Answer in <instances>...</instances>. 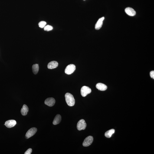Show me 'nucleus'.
I'll return each instance as SVG.
<instances>
[{"label": "nucleus", "mask_w": 154, "mask_h": 154, "mask_svg": "<svg viewBox=\"0 0 154 154\" xmlns=\"http://www.w3.org/2000/svg\"><path fill=\"white\" fill-rule=\"evenodd\" d=\"M150 75L151 77L153 79H154V71H152L150 72Z\"/></svg>", "instance_id": "nucleus-20"}, {"label": "nucleus", "mask_w": 154, "mask_h": 154, "mask_svg": "<svg viewBox=\"0 0 154 154\" xmlns=\"http://www.w3.org/2000/svg\"><path fill=\"white\" fill-rule=\"evenodd\" d=\"M104 19V17H102L101 18L99 19L95 25V29L98 30L101 28L103 24V21Z\"/></svg>", "instance_id": "nucleus-10"}, {"label": "nucleus", "mask_w": 154, "mask_h": 154, "mask_svg": "<svg viewBox=\"0 0 154 154\" xmlns=\"http://www.w3.org/2000/svg\"><path fill=\"white\" fill-rule=\"evenodd\" d=\"M47 23L45 22V21H40V22L38 24V25L39 27L41 28H44L45 27V26L46 24Z\"/></svg>", "instance_id": "nucleus-17"}, {"label": "nucleus", "mask_w": 154, "mask_h": 154, "mask_svg": "<svg viewBox=\"0 0 154 154\" xmlns=\"http://www.w3.org/2000/svg\"><path fill=\"white\" fill-rule=\"evenodd\" d=\"M125 12L128 15L130 16H134L136 15V11L133 8L130 7H128L125 9Z\"/></svg>", "instance_id": "nucleus-8"}, {"label": "nucleus", "mask_w": 154, "mask_h": 154, "mask_svg": "<svg viewBox=\"0 0 154 154\" xmlns=\"http://www.w3.org/2000/svg\"></svg>", "instance_id": "nucleus-21"}, {"label": "nucleus", "mask_w": 154, "mask_h": 154, "mask_svg": "<svg viewBox=\"0 0 154 154\" xmlns=\"http://www.w3.org/2000/svg\"><path fill=\"white\" fill-rule=\"evenodd\" d=\"M32 152V149H29L25 152V154H31Z\"/></svg>", "instance_id": "nucleus-19"}, {"label": "nucleus", "mask_w": 154, "mask_h": 154, "mask_svg": "<svg viewBox=\"0 0 154 154\" xmlns=\"http://www.w3.org/2000/svg\"><path fill=\"white\" fill-rule=\"evenodd\" d=\"M37 131V128L35 127L31 128L27 132L25 135L26 138L27 139H28L34 136L36 133Z\"/></svg>", "instance_id": "nucleus-6"}, {"label": "nucleus", "mask_w": 154, "mask_h": 154, "mask_svg": "<svg viewBox=\"0 0 154 154\" xmlns=\"http://www.w3.org/2000/svg\"><path fill=\"white\" fill-rule=\"evenodd\" d=\"M53 27L50 25H47L45 27L44 30L45 31H51L53 29Z\"/></svg>", "instance_id": "nucleus-18"}, {"label": "nucleus", "mask_w": 154, "mask_h": 154, "mask_svg": "<svg viewBox=\"0 0 154 154\" xmlns=\"http://www.w3.org/2000/svg\"><path fill=\"white\" fill-rule=\"evenodd\" d=\"M115 131L114 129H111L106 132L105 134V136L107 138H110L112 136V135L114 133Z\"/></svg>", "instance_id": "nucleus-15"}, {"label": "nucleus", "mask_w": 154, "mask_h": 154, "mask_svg": "<svg viewBox=\"0 0 154 154\" xmlns=\"http://www.w3.org/2000/svg\"><path fill=\"white\" fill-rule=\"evenodd\" d=\"M96 88L100 91H105L107 89V86L106 85L103 83H98L96 85Z\"/></svg>", "instance_id": "nucleus-12"}, {"label": "nucleus", "mask_w": 154, "mask_h": 154, "mask_svg": "<svg viewBox=\"0 0 154 154\" xmlns=\"http://www.w3.org/2000/svg\"><path fill=\"white\" fill-rule=\"evenodd\" d=\"M81 94L83 97H85L87 94L90 93L91 92V90L89 87L86 86H83L81 89Z\"/></svg>", "instance_id": "nucleus-3"}, {"label": "nucleus", "mask_w": 154, "mask_h": 154, "mask_svg": "<svg viewBox=\"0 0 154 154\" xmlns=\"http://www.w3.org/2000/svg\"><path fill=\"white\" fill-rule=\"evenodd\" d=\"M93 141V136H89L85 139L83 142V145L84 147H88L90 146L92 143Z\"/></svg>", "instance_id": "nucleus-5"}, {"label": "nucleus", "mask_w": 154, "mask_h": 154, "mask_svg": "<svg viewBox=\"0 0 154 154\" xmlns=\"http://www.w3.org/2000/svg\"><path fill=\"white\" fill-rule=\"evenodd\" d=\"M16 122L15 120H13L7 121L5 123V125L8 128H11L15 126L16 124Z\"/></svg>", "instance_id": "nucleus-9"}, {"label": "nucleus", "mask_w": 154, "mask_h": 154, "mask_svg": "<svg viewBox=\"0 0 154 154\" xmlns=\"http://www.w3.org/2000/svg\"><path fill=\"white\" fill-rule=\"evenodd\" d=\"M58 65V63L56 61H53L50 62L47 65V67L49 69H53L56 68Z\"/></svg>", "instance_id": "nucleus-11"}, {"label": "nucleus", "mask_w": 154, "mask_h": 154, "mask_svg": "<svg viewBox=\"0 0 154 154\" xmlns=\"http://www.w3.org/2000/svg\"><path fill=\"white\" fill-rule=\"evenodd\" d=\"M76 70L75 66L71 64L69 65L66 68L65 73L66 74L70 75L73 73Z\"/></svg>", "instance_id": "nucleus-2"}, {"label": "nucleus", "mask_w": 154, "mask_h": 154, "mask_svg": "<svg viewBox=\"0 0 154 154\" xmlns=\"http://www.w3.org/2000/svg\"><path fill=\"white\" fill-rule=\"evenodd\" d=\"M29 111V108L26 105L24 104L21 110V113L23 116H25Z\"/></svg>", "instance_id": "nucleus-14"}, {"label": "nucleus", "mask_w": 154, "mask_h": 154, "mask_svg": "<svg viewBox=\"0 0 154 154\" xmlns=\"http://www.w3.org/2000/svg\"><path fill=\"white\" fill-rule=\"evenodd\" d=\"M32 71L34 74H37L38 73L39 70V66L38 64L33 65L32 67Z\"/></svg>", "instance_id": "nucleus-16"}, {"label": "nucleus", "mask_w": 154, "mask_h": 154, "mask_svg": "<svg viewBox=\"0 0 154 154\" xmlns=\"http://www.w3.org/2000/svg\"><path fill=\"white\" fill-rule=\"evenodd\" d=\"M61 116L60 114H57L53 122V124L54 125L58 124L61 122Z\"/></svg>", "instance_id": "nucleus-13"}, {"label": "nucleus", "mask_w": 154, "mask_h": 154, "mask_svg": "<svg viewBox=\"0 0 154 154\" xmlns=\"http://www.w3.org/2000/svg\"><path fill=\"white\" fill-rule=\"evenodd\" d=\"M87 126V124L84 119H81L78 123L77 125V129L79 130H84Z\"/></svg>", "instance_id": "nucleus-4"}, {"label": "nucleus", "mask_w": 154, "mask_h": 154, "mask_svg": "<svg viewBox=\"0 0 154 154\" xmlns=\"http://www.w3.org/2000/svg\"><path fill=\"white\" fill-rule=\"evenodd\" d=\"M55 103V100L53 98H48L46 99L45 101V104L49 106H54Z\"/></svg>", "instance_id": "nucleus-7"}, {"label": "nucleus", "mask_w": 154, "mask_h": 154, "mask_svg": "<svg viewBox=\"0 0 154 154\" xmlns=\"http://www.w3.org/2000/svg\"><path fill=\"white\" fill-rule=\"evenodd\" d=\"M65 96L67 105L70 106H74L75 103V100L73 95L70 93H67L66 94Z\"/></svg>", "instance_id": "nucleus-1"}]
</instances>
